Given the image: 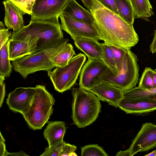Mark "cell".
Instances as JSON below:
<instances>
[{
  "instance_id": "8",
  "label": "cell",
  "mask_w": 156,
  "mask_h": 156,
  "mask_svg": "<svg viewBox=\"0 0 156 156\" xmlns=\"http://www.w3.org/2000/svg\"><path fill=\"white\" fill-rule=\"evenodd\" d=\"M59 17L62 29L69 34L73 40L79 38H89L98 41L100 40L93 24L75 20L63 13Z\"/></svg>"
},
{
  "instance_id": "28",
  "label": "cell",
  "mask_w": 156,
  "mask_h": 156,
  "mask_svg": "<svg viewBox=\"0 0 156 156\" xmlns=\"http://www.w3.org/2000/svg\"><path fill=\"white\" fill-rule=\"evenodd\" d=\"M110 46L113 54L117 67L119 72L122 67L126 49L113 45Z\"/></svg>"
},
{
  "instance_id": "36",
  "label": "cell",
  "mask_w": 156,
  "mask_h": 156,
  "mask_svg": "<svg viewBox=\"0 0 156 156\" xmlns=\"http://www.w3.org/2000/svg\"><path fill=\"white\" fill-rule=\"evenodd\" d=\"M150 51L153 54L156 52V29L154 31V37L150 46Z\"/></svg>"
},
{
  "instance_id": "34",
  "label": "cell",
  "mask_w": 156,
  "mask_h": 156,
  "mask_svg": "<svg viewBox=\"0 0 156 156\" xmlns=\"http://www.w3.org/2000/svg\"><path fill=\"white\" fill-rule=\"evenodd\" d=\"M5 77L0 75V107H2L5 96V84L4 83Z\"/></svg>"
},
{
  "instance_id": "4",
  "label": "cell",
  "mask_w": 156,
  "mask_h": 156,
  "mask_svg": "<svg viewBox=\"0 0 156 156\" xmlns=\"http://www.w3.org/2000/svg\"><path fill=\"white\" fill-rule=\"evenodd\" d=\"M72 93L73 122L79 128H84L98 117L101 111L100 100L92 92L80 87L73 88Z\"/></svg>"
},
{
  "instance_id": "19",
  "label": "cell",
  "mask_w": 156,
  "mask_h": 156,
  "mask_svg": "<svg viewBox=\"0 0 156 156\" xmlns=\"http://www.w3.org/2000/svg\"><path fill=\"white\" fill-rule=\"evenodd\" d=\"M62 13L72 18L89 24H93L94 20L90 12L86 9L75 0H69Z\"/></svg>"
},
{
  "instance_id": "2",
  "label": "cell",
  "mask_w": 156,
  "mask_h": 156,
  "mask_svg": "<svg viewBox=\"0 0 156 156\" xmlns=\"http://www.w3.org/2000/svg\"><path fill=\"white\" fill-rule=\"evenodd\" d=\"M58 17L30 20L29 24L16 33H12V39L30 42L36 51L64 38Z\"/></svg>"
},
{
  "instance_id": "40",
  "label": "cell",
  "mask_w": 156,
  "mask_h": 156,
  "mask_svg": "<svg viewBox=\"0 0 156 156\" xmlns=\"http://www.w3.org/2000/svg\"><path fill=\"white\" fill-rule=\"evenodd\" d=\"M152 76L154 86L156 87V69H153L152 72Z\"/></svg>"
},
{
  "instance_id": "15",
  "label": "cell",
  "mask_w": 156,
  "mask_h": 156,
  "mask_svg": "<svg viewBox=\"0 0 156 156\" xmlns=\"http://www.w3.org/2000/svg\"><path fill=\"white\" fill-rule=\"evenodd\" d=\"M5 13L4 22L9 30H13L12 33H16L24 26L23 15L26 13L23 10L10 0L2 2Z\"/></svg>"
},
{
  "instance_id": "41",
  "label": "cell",
  "mask_w": 156,
  "mask_h": 156,
  "mask_svg": "<svg viewBox=\"0 0 156 156\" xmlns=\"http://www.w3.org/2000/svg\"><path fill=\"white\" fill-rule=\"evenodd\" d=\"M146 156H156V149L151 152L145 155Z\"/></svg>"
},
{
  "instance_id": "10",
  "label": "cell",
  "mask_w": 156,
  "mask_h": 156,
  "mask_svg": "<svg viewBox=\"0 0 156 156\" xmlns=\"http://www.w3.org/2000/svg\"><path fill=\"white\" fill-rule=\"evenodd\" d=\"M156 147V124H143L129 148L131 156L138 152L147 151Z\"/></svg>"
},
{
  "instance_id": "26",
  "label": "cell",
  "mask_w": 156,
  "mask_h": 156,
  "mask_svg": "<svg viewBox=\"0 0 156 156\" xmlns=\"http://www.w3.org/2000/svg\"><path fill=\"white\" fill-rule=\"evenodd\" d=\"M152 69L146 67L144 70L140 79L138 87L144 90H148L154 88L152 76Z\"/></svg>"
},
{
  "instance_id": "11",
  "label": "cell",
  "mask_w": 156,
  "mask_h": 156,
  "mask_svg": "<svg viewBox=\"0 0 156 156\" xmlns=\"http://www.w3.org/2000/svg\"><path fill=\"white\" fill-rule=\"evenodd\" d=\"M69 0H35L31 20L59 17Z\"/></svg>"
},
{
  "instance_id": "32",
  "label": "cell",
  "mask_w": 156,
  "mask_h": 156,
  "mask_svg": "<svg viewBox=\"0 0 156 156\" xmlns=\"http://www.w3.org/2000/svg\"><path fill=\"white\" fill-rule=\"evenodd\" d=\"M105 7L119 16L115 0H96Z\"/></svg>"
},
{
  "instance_id": "6",
  "label": "cell",
  "mask_w": 156,
  "mask_h": 156,
  "mask_svg": "<svg viewBox=\"0 0 156 156\" xmlns=\"http://www.w3.org/2000/svg\"><path fill=\"white\" fill-rule=\"evenodd\" d=\"M137 56L130 49H126L122 68L118 73L114 75L108 69L107 72L95 82L112 85L123 92L136 87L139 81V65Z\"/></svg>"
},
{
  "instance_id": "21",
  "label": "cell",
  "mask_w": 156,
  "mask_h": 156,
  "mask_svg": "<svg viewBox=\"0 0 156 156\" xmlns=\"http://www.w3.org/2000/svg\"><path fill=\"white\" fill-rule=\"evenodd\" d=\"M133 9L134 19L142 18L146 20L154 15L149 0H129Z\"/></svg>"
},
{
  "instance_id": "12",
  "label": "cell",
  "mask_w": 156,
  "mask_h": 156,
  "mask_svg": "<svg viewBox=\"0 0 156 156\" xmlns=\"http://www.w3.org/2000/svg\"><path fill=\"white\" fill-rule=\"evenodd\" d=\"M34 87H20L10 92L6 99V104L12 111L22 115L28 109L32 101Z\"/></svg>"
},
{
  "instance_id": "23",
  "label": "cell",
  "mask_w": 156,
  "mask_h": 156,
  "mask_svg": "<svg viewBox=\"0 0 156 156\" xmlns=\"http://www.w3.org/2000/svg\"><path fill=\"white\" fill-rule=\"evenodd\" d=\"M119 16L126 22L133 24L134 21L132 6L129 0H115Z\"/></svg>"
},
{
  "instance_id": "24",
  "label": "cell",
  "mask_w": 156,
  "mask_h": 156,
  "mask_svg": "<svg viewBox=\"0 0 156 156\" xmlns=\"http://www.w3.org/2000/svg\"><path fill=\"white\" fill-rule=\"evenodd\" d=\"M124 98L130 99H151L156 98V87L144 90L138 87L123 92Z\"/></svg>"
},
{
  "instance_id": "3",
  "label": "cell",
  "mask_w": 156,
  "mask_h": 156,
  "mask_svg": "<svg viewBox=\"0 0 156 156\" xmlns=\"http://www.w3.org/2000/svg\"><path fill=\"white\" fill-rule=\"evenodd\" d=\"M69 41L68 38H63L41 49L12 61L13 69L24 79L29 74L38 71H52L55 67L51 62V57Z\"/></svg>"
},
{
  "instance_id": "20",
  "label": "cell",
  "mask_w": 156,
  "mask_h": 156,
  "mask_svg": "<svg viewBox=\"0 0 156 156\" xmlns=\"http://www.w3.org/2000/svg\"><path fill=\"white\" fill-rule=\"evenodd\" d=\"M76 55L72 44L67 43L52 56L51 62L55 67H62L66 65Z\"/></svg>"
},
{
  "instance_id": "31",
  "label": "cell",
  "mask_w": 156,
  "mask_h": 156,
  "mask_svg": "<svg viewBox=\"0 0 156 156\" xmlns=\"http://www.w3.org/2000/svg\"><path fill=\"white\" fill-rule=\"evenodd\" d=\"M6 29L2 21L0 22V48L10 38L12 33Z\"/></svg>"
},
{
  "instance_id": "35",
  "label": "cell",
  "mask_w": 156,
  "mask_h": 156,
  "mask_svg": "<svg viewBox=\"0 0 156 156\" xmlns=\"http://www.w3.org/2000/svg\"><path fill=\"white\" fill-rule=\"evenodd\" d=\"M5 141V140L1 132L0 139V155L1 156H5L7 152L6 150Z\"/></svg>"
},
{
  "instance_id": "29",
  "label": "cell",
  "mask_w": 156,
  "mask_h": 156,
  "mask_svg": "<svg viewBox=\"0 0 156 156\" xmlns=\"http://www.w3.org/2000/svg\"><path fill=\"white\" fill-rule=\"evenodd\" d=\"M65 142L58 143L50 147L46 148L41 156H60V155Z\"/></svg>"
},
{
  "instance_id": "30",
  "label": "cell",
  "mask_w": 156,
  "mask_h": 156,
  "mask_svg": "<svg viewBox=\"0 0 156 156\" xmlns=\"http://www.w3.org/2000/svg\"><path fill=\"white\" fill-rule=\"evenodd\" d=\"M23 10L30 15L33 4L35 0H10Z\"/></svg>"
},
{
  "instance_id": "39",
  "label": "cell",
  "mask_w": 156,
  "mask_h": 156,
  "mask_svg": "<svg viewBox=\"0 0 156 156\" xmlns=\"http://www.w3.org/2000/svg\"><path fill=\"white\" fill-rule=\"evenodd\" d=\"M28 156L23 151H20L16 153H9L7 152L5 156Z\"/></svg>"
},
{
  "instance_id": "22",
  "label": "cell",
  "mask_w": 156,
  "mask_h": 156,
  "mask_svg": "<svg viewBox=\"0 0 156 156\" xmlns=\"http://www.w3.org/2000/svg\"><path fill=\"white\" fill-rule=\"evenodd\" d=\"M9 40L0 48V75L5 78L10 76L12 68L9 59Z\"/></svg>"
},
{
  "instance_id": "27",
  "label": "cell",
  "mask_w": 156,
  "mask_h": 156,
  "mask_svg": "<svg viewBox=\"0 0 156 156\" xmlns=\"http://www.w3.org/2000/svg\"><path fill=\"white\" fill-rule=\"evenodd\" d=\"M82 156H108L105 150L97 144L85 145L81 149Z\"/></svg>"
},
{
  "instance_id": "25",
  "label": "cell",
  "mask_w": 156,
  "mask_h": 156,
  "mask_svg": "<svg viewBox=\"0 0 156 156\" xmlns=\"http://www.w3.org/2000/svg\"><path fill=\"white\" fill-rule=\"evenodd\" d=\"M101 44L102 49L101 59L114 75L117 74L119 71L117 67L110 46L105 43Z\"/></svg>"
},
{
  "instance_id": "1",
  "label": "cell",
  "mask_w": 156,
  "mask_h": 156,
  "mask_svg": "<svg viewBox=\"0 0 156 156\" xmlns=\"http://www.w3.org/2000/svg\"><path fill=\"white\" fill-rule=\"evenodd\" d=\"M94 18L93 25L101 40L109 45L130 49L138 42L139 38L133 24L96 0L89 9Z\"/></svg>"
},
{
  "instance_id": "33",
  "label": "cell",
  "mask_w": 156,
  "mask_h": 156,
  "mask_svg": "<svg viewBox=\"0 0 156 156\" xmlns=\"http://www.w3.org/2000/svg\"><path fill=\"white\" fill-rule=\"evenodd\" d=\"M77 147L75 146L66 143L65 142L62 147L60 156H70L71 154L75 152Z\"/></svg>"
},
{
  "instance_id": "16",
  "label": "cell",
  "mask_w": 156,
  "mask_h": 156,
  "mask_svg": "<svg viewBox=\"0 0 156 156\" xmlns=\"http://www.w3.org/2000/svg\"><path fill=\"white\" fill-rule=\"evenodd\" d=\"M76 47L83 52L88 59H101L102 49L101 44L93 39L76 38L74 40Z\"/></svg>"
},
{
  "instance_id": "7",
  "label": "cell",
  "mask_w": 156,
  "mask_h": 156,
  "mask_svg": "<svg viewBox=\"0 0 156 156\" xmlns=\"http://www.w3.org/2000/svg\"><path fill=\"white\" fill-rule=\"evenodd\" d=\"M86 59L84 54L80 53L73 57L66 65L48 72L55 90L62 93L74 85Z\"/></svg>"
},
{
  "instance_id": "18",
  "label": "cell",
  "mask_w": 156,
  "mask_h": 156,
  "mask_svg": "<svg viewBox=\"0 0 156 156\" xmlns=\"http://www.w3.org/2000/svg\"><path fill=\"white\" fill-rule=\"evenodd\" d=\"M35 48L29 41L23 40L9 39V59L13 61L35 52Z\"/></svg>"
},
{
  "instance_id": "37",
  "label": "cell",
  "mask_w": 156,
  "mask_h": 156,
  "mask_svg": "<svg viewBox=\"0 0 156 156\" xmlns=\"http://www.w3.org/2000/svg\"><path fill=\"white\" fill-rule=\"evenodd\" d=\"M116 156H131L130 150L129 148L124 151H120L118 152Z\"/></svg>"
},
{
  "instance_id": "9",
  "label": "cell",
  "mask_w": 156,
  "mask_h": 156,
  "mask_svg": "<svg viewBox=\"0 0 156 156\" xmlns=\"http://www.w3.org/2000/svg\"><path fill=\"white\" fill-rule=\"evenodd\" d=\"M100 59H88L82 67L79 80V87L88 90L95 85V82L108 69Z\"/></svg>"
},
{
  "instance_id": "13",
  "label": "cell",
  "mask_w": 156,
  "mask_h": 156,
  "mask_svg": "<svg viewBox=\"0 0 156 156\" xmlns=\"http://www.w3.org/2000/svg\"><path fill=\"white\" fill-rule=\"evenodd\" d=\"M118 107L127 114L144 115L156 110V98L130 99L124 98Z\"/></svg>"
},
{
  "instance_id": "14",
  "label": "cell",
  "mask_w": 156,
  "mask_h": 156,
  "mask_svg": "<svg viewBox=\"0 0 156 156\" xmlns=\"http://www.w3.org/2000/svg\"><path fill=\"white\" fill-rule=\"evenodd\" d=\"M88 91L95 94L100 100L106 102L116 108L119 101L124 98L122 90L106 83H99Z\"/></svg>"
},
{
  "instance_id": "5",
  "label": "cell",
  "mask_w": 156,
  "mask_h": 156,
  "mask_svg": "<svg viewBox=\"0 0 156 156\" xmlns=\"http://www.w3.org/2000/svg\"><path fill=\"white\" fill-rule=\"evenodd\" d=\"M27 111L22 115L29 127L33 130L42 128L53 112L55 100L44 86L37 85Z\"/></svg>"
},
{
  "instance_id": "42",
  "label": "cell",
  "mask_w": 156,
  "mask_h": 156,
  "mask_svg": "<svg viewBox=\"0 0 156 156\" xmlns=\"http://www.w3.org/2000/svg\"><path fill=\"white\" fill-rule=\"evenodd\" d=\"M77 154H76V153L74 152L73 153H72L70 155V156H77Z\"/></svg>"
},
{
  "instance_id": "38",
  "label": "cell",
  "mask_w": 156,
  "mask_h": 156,
  "mask_svg": "<svg viewBox=\"0 0 156 156\" xmlns=\"http://www.w3.org/2000/svg\"><path fill=\"white\" fill-rule=\"evenodd\" d=\"M85 6L89 10L91 7L94 0H81Z\"/></svg>"
},
{
  "instance_id": "17",
  "label": "cell",
  "mask_w": 156,
  "mask_h": 156,
  "mask_svg": "<svg viewBox=\"0 0 156 156\" xmlns=\"http://www.w3.org/2000/svg\"><path fill=\"white\" fill-rule=\"evenodd\" d=\"M65 123L63 121L50 122L44 131V138L50 147L63 142L66 132Z\"/></svg>"
}]
</instances>
